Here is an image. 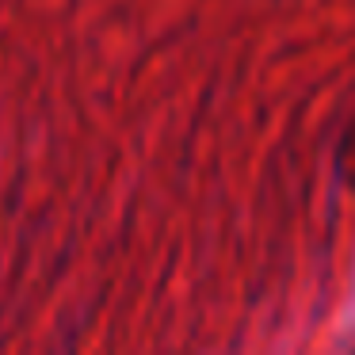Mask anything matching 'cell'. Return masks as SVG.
<instances>
[{
	"label": "cell",
	"instance_id": "1",
	"mask_svg": "<svg viewBox=\"0 0 355 355\" xmlns=\"http://www.w3.org/2000/svg\"><path fill=\"white\" fill-rule=\"evenodd\" d=\"M340 172H344V180L355 187V134H347V141H344V153H340Z\"/></svg>",
	"mask_w": 355,
	"mask_h": 355
}]
</instances>
